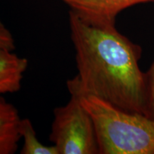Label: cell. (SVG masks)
I'll return each instance as SVG.
<instances>
[{"label": "cell", "instance_id": "6da1fadb", "mask_svg": "<svg viewBox=\"0 0 154 154\" xmlns=\"http://www.w3.org/2000/svg\"><path fill=\"white\" fill-rule=\"evenodd\" d=\"M77 74L66 82L69 93L91 95L115 106L144 115L145 73L141 49L115 26H99L69 11Z\"/></svg>", "mask_w": 154, "mask_h": 154}, {"label": "cell", "instance_id": "7a4b0ae2", "mask_svg": "<svg viewBox=\"0 0 154 154\" xmlns=\"http://www.w3.org/2000/svg\"><path fill=\"white\" fill-rule=\"evenodd\" d=\"M93 121L100 154H154V120L77 94Z\"/></svg>", "mask_w": 154, "mask_h": 154}, {"label": "cell", "instance_id": "3957f363", "mask_svg": "<svg viewBox=\"0 0 154 154\" xmlns=\"http://www.w3.org/2000/svg\"><path fill=\"white\" fill-rule=\"evenodd\" d=\"M65 105L54 110L49 139L59 154L99 153L95 127L76 95L70 94Z\"/></svg>", "mask_w": 154, "mask_h": 154}, {"label": "cell", "instance_id": "277c9868", "mask_svg": "<svg viewBox=\"0 0 154 154\" xmlns=\"http://www.w3.org/2000/svg\"><path fill=\"white\" fill-rule=\"evenodd\" d=\"M81 18L99 26H115L116 18L124 9L154 0H60Z\"/></svg>", "mask_w": 154, "mask_h": 154}, {"label": "cell", "instance_id": "5b68a950", "mask_svg": "<svg viewBox=\"0 0 154 154\" xmlns=\"http://www.w3.org/2000/svg\"><path fill=\"white\" fill-rule=\"evenodd\" d=\"M27 67L26 58L0 47V96L16 93L21 89Z\"/></svg>", "mask_w": 154, "mask_h": 154}, {"label": "cell", "instance_id": "8992f818", "mask_svg": "<svg viewBox=\"0 0 154 154\" xmlns=\"http://www.w3.org/2000/svg\"><path fill=\"white\" fill-rule=\"evenodd\" d=\"M21 120L17 107L0 96V154L17 153Z\"/></svg>", "mask_w": 154, "mask_h": 154}, {"label": "cell", "instance_id": "52a82bcc", "mask_svg": "<svg viewBox=\"0 0 154 154\" xmlns=\"http://www.w3.org/2000/svg\"><path fill=\"white\" fill-rule=\"evenodd\" d=\"M19 133L21 139L23 140L21 154H59L54 145L47 146L39 141L33 124L29 119L22 118Z\"/></svg>", "mask_w": 154, "mask_h": 154}, {"label": "cell", "instance_id": "ba28073f", "mask_svg": "<svg viewBox=\"0 0 154 154\" xmlns=\"http://www.w3.org/2000/svg\"><path fill=\"white\" fill-rule=\"evenodd\" d=\"M145 112L144 115L154 120V61L145 72Z\"/></svg>", "mask_w": 154, "mask_h": 154}, {"label": "cell", "instance_id": "9c48e42d", "mask_svg": "<svg viewBox=\"0 0 154 154\" xmlns=\"http://www.w3.org/2000/svg\"><path fill=\"white\" fill-rule=\"evenodd\" d=\"M0 47L10 51H14L16 49L14 36L9 29L1 20H0Z\"/></svg>", "mask_w": 154, "mask_h": 154}]
</instances>
